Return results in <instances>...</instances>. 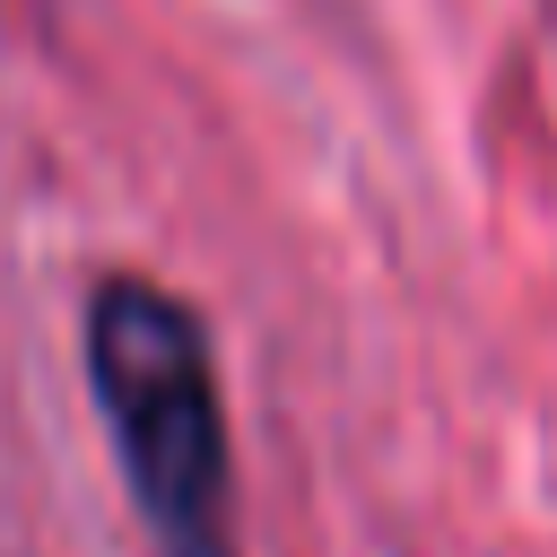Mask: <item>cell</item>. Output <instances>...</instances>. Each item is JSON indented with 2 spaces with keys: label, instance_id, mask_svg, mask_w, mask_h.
Wrapping results in <instances>:
<instances>
[{
  "label": "cell",
  "instance_id": "1",
  "mask_svg": "<svg viewBox=\"0 0 557 557\" xmlns=\"http://www.w3.org/2000/svg\"><path fill=\"white\" fill-rule=\"evenodd\" d=\"M87 392L113 435L122 487L157 557H235V435L218 392V348L191 296L148 270H104L87 287Z\"/></svg>",
  "mask_w": 557,
  "mask_h": 557
}]
</instances>
